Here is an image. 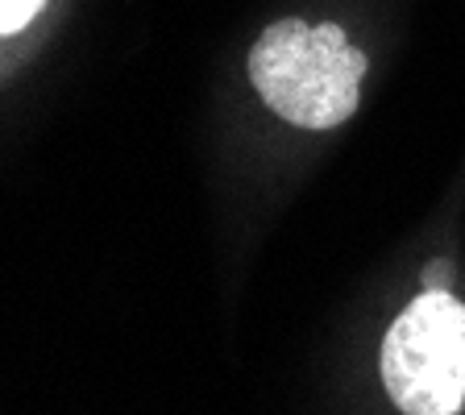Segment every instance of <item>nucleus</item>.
Wrapping results in <instances>:
<instances>
[{
	"instance_id": "1",
	"label": "nucleus",
	"mask_w": 465,
	"mask_h": 415,
	"mask_svg": "<svg viewBox=\"0 0 465 415\" xmlns=\"http://www.w3.org/2000/svg\"><path fill=\"white\" fill-rule=\"evenodd\" d=\"M250 79L262 104L287 125L332 129L358 108L366 54L337 25L279 21L253 42Z\"/></svg>"
},
{
	"instance_id": "2",
	"label": "nucleus",
	"mask_w": 465,
	"mask_h": 415,
	"mask_svg": "<svg viewBox=\"0 0 465 415\" xmlns=\"http://www.w3.org/2000/svg\"><path fill=\"white\" fill-rule=\"evenodd\" d=\"M382 387L403 415H461L465 303L440 287L420 291L382 337Z\"/></svg>"
},
{
	"instance_id": "3",
	"label": "nucleus",
	"mask_w": 465,
	"mask_h": 415,
	"mask_svg": "<svg viewBox=\"0 0 465 415\" xmlns=\"http://www.w3.org/2000/svg\"><path fill=\"white\" fill-rule=\"evenodd\" d=\"M38 9H42V0H0V34L21 29Z\"/></svg>"
}]
</instances>
